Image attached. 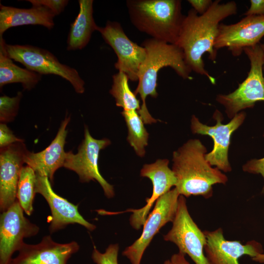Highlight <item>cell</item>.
Segmentation results:
<instances>
[{"instance_id":"cell-9","label":"cell","mask_w":264,"mask_h":264,"mask_svg":"<svg viewBox=\"0 0 264 264\" xmlns=\"http://www.w3.org/2000/svg\"><path fill=\"white\" fill-rule=\"evenodd\" d=\"M180 194L175 187L159 198L144 223L141 236L126 248L122 255L132 264H140L142 256L154 237L166 223L173 221L176 213Z\"/></svg>"},{"instance_id":"cell-21","label":"cell","mask_w":264,"mask_h":264,"mask_svg":"<svg viewBox=\"0 0 264 264\" xmlns=\"http://www.w3.org/2000/svg\"><path fill=\"white\" fill-rule=\"evenodd\" d=\"M5 44L3 36L0 37V87L20 83L24 89L29 90L34 88L41 81L42 75L14 64L6 53Z\"/></svg>"},{"instance_id":"cell-30","label":"cell","mask_w":264,"mask_h":264,"mask_svg":"<svg viewBox=\"0 0 264 264\" xmlns=\"http://www.w3.org/2000/svg\"><path fill=\"white\" fill-rule=\"evenodd\" d=\"M250 1V6L244 15H264V0H251Z\"/></svg>"},{"instance_id":"cell-12","label":"cell","mask_w":264,"mask_h":264,"mask_svg":"<svg viewBox=\"0 0 264 264\" xmlns=\"http://www.w3.org/2000/svg\"><path fill=\"white\" fill-rule=\"evenodd\" d=\"M17 200L0 217V264H9L12 254L24 243L23 239L35 236L39 227L23 215Z\"/></svg>"},{"instance_id":"cell-15","label":"cell","mask_w":264,"mask_h":264,"mask_svg":"<svg viewBox=\"0 0 264 264\" xmlns=\"http://www.w3.org/2000/svg\"><path fill=\"white\" fill-rule=\"evenodd\" d=\"M27 152L22 142L0 148V209L2 212L17 200L18 184Z\"/></svg>"},{"instance_id":"cell-35","label":"cell","mask_w":264,"mask_h":264,"mask_svg":"<svg viewBox=\"0 0 264 264\" xmlns=\"http://www.w3.org/2000/svg\"><path fill=\"white\" fill-rule=\"evenodd\" d=\"M261 45L262 47V48H263V49L264 50V43L263 44H261Z\"/></svg>"},{"instance_id":"cell-24","label":"cell","mask_w":264,"mask_h":264,"mask_svg":"<svg viewBox=\"0 0 264 264\" xmlns=\"http://www.w3.org/2000/svg\"><path fill=\"white\" fill-rule=\"evenodd\" d=\"M36 174L28 165L22 169L17 191V199L22 208L28 216L34 211L33 204L35 192Z\"/></svg>"},{"instance_id":"cell-36","label":"cell","mask_w":264,"mask_h":264,"mask_svg":"<svg viewBox=\"0 0 264 264\" xmlns=\"http://www.w3.org/2000/svg\"><path fill=\"white\" fill-rule=\"evenodd\" d=\"M263 70H264V66H263Z\"/></svg>"},{"instance_id":"cell-2","label":"cell","mask_w":264,"mask_h":264,"mask_svg":"<svg viewBox=\"0 0 264 264\" xmlns=\"http://www.w3.org/2000/svg\"><path fill=\"white\" fill-rule=\"evenodd\" d=\"M206 152L198 139L189 140L174 152L172 170L180 195L201 196L208 198L212 195L213 185L227 181L226 175L217 168H212L206 160Z\"/></svg>"},{"instance_id":"cell-18","label":"cell","mask_w":264,"mask_h":264,"mask_svg":"<svg viewBox=\"0 0 264 264\" xmlns=\"http://www.w3.org/2000/svg\"><path fill=\"white\" fill-rule=\"evenodd\" d=\"M70 117H66L61 124L58 132L50 145L44 150L38 153H26L24 163L30 167L36 174L46 176L51 183L53 182L56 171L64 167L66 153L64 151L67 132L66 126Z\"/></svg>"},{"instance_id":"cell-23","label":"cell","mask_w":264,"mask_h":264,"mask_svg":"<svg viewBox=\"0 0 264 264\" xmlns=\"http://www.w3.org/2000/svg\"><path fill=\"white\" fill-rule=\"evenodd\" d=\"M129 80L125 73L118 71L112 76V85L110 93L114 98L117 107L122 108L124 110L138 111L141 108L140 101L131 90Z\"/></svg>"},{"instance_id":"cell-1","label":"cell","mask_w":264,"mask_h":264,"mask_svg":"<svg viewBox=\"0 0 264 264\" xmlns=\"http://www.w3.org/2000/svg\"><path fill=\"white\" fill-rule=\"evenodd\" d=\"M220 1H213L202 15H198L193 8L190 9L184 17L176 44L183 51L185 61L191 70L207 77L213 84H215V79L205 69L202 57L207 53L209 58L215 61L217 50L214 46L220 22L235 14L237 10L235 1L225 3H220Z\"/></svg>"},{"instance_id":"cell-13","label":"cell","mask_w":264,"mask_h":264,"mask_svg":"<svg viewBox=\"0 0 264 264\" xmlns=\"http://www.w3.org/2000/svg\"><path fill=\"white\" fill-rule=\"evenodd\" d=\"M264 36V15L246 16L234 24L220 23L214 46L216 50L227 47L237 57L245 48L259 44Z\"/></svg>"},{"instance_id":"cell-17","label":"cell","mask_w":264,"mask_h":264,"mask_svg":"<svg viewBox=\"0 0 264 264\" xmlns=\"http://www.w3.org/2000/svg\"><path fill=\"white\" fill-rule=\"evenodd\" d=\"M79 248L76 242L60 243L48 235L37 244L24 243L18 251V255L12 259L9 264H66Z\"/></svg>"},{"instance_id":"cell-11","label":"cell","mask_w":264,"mask_h":264,"mask_svg":"<svg viewBox=\"0 0 264 264\" xmlns=\"http://www.w3.org/2000/svg\"><path fill=\"white\" fill-rule=\"evenodd\" d=\"M97 31L117 57L115 68L125 73L129 80L138 81L139 68L146 55L145 47L131 41L117 22L108 21Z\"/></svg>"},{"instance_id":"cell-31","label":"cell","mask_w":264,"mask_h":264,"mask_svg":"<svg viewBox=\"0 0 264 264\" xmlns=\"http://www.w3.org/2000/svg\"><path fill=\"white\" fill-rule=\"evenodd\" d=\"M188 1L193 9L200 15L205 13L213 2L211 0H188Z\"/></svg>"},{"instance_id":"cell-27","label":"cell","mask_w":264,"mask_h":264,"mask_svg":"<svg viewBox=\"0 0 264 264\" xmlns=\"http://www.w3.org/2000/svg\"><path fill=\"white\" fill-rule=\"evenodd\" d=\"M32 6H41L50 10L55 15H58L64 11L68 3L67 0H27Z\"/></svg>"},{"instance_id":"cell-34","label":"cell","mask_w":264,"mask_h":264,"mask_svg":"<svg viewBox=\"0 0 264 264\" xmlns=\"http://www.w3.org/2000/svg\"><path fill=\"white\" fill-rule=\"evenodd\" d=\"M163 264H171V262L169 260L165 261Z\"/></svg>"},{"instance_id":"cell-20","label":"cell","mask_w":264,"mask_h":264,"mask_svg":"<svg viewBox=\"0 0 264 264\" xmlns=\"http://www.w3.org/2000/svg\"><path fill=\"white\" fill-rule=\"evenodd\" d=\"M79 13L71 24L67 39L68 51L81 50L89 42L99 26L93 18V0H79Z\"/></svg>"},{"instance_id":"cell-10","label":"cell","mask_w":264,"mask_h":264,"mask_svg":"<svg viewBox=\"0 0 264 264\" xmlns=\"http://www.w3.org/2000/svg\"><path fill=\"white\" fill-rule=\"evenodd\" d=\"M213 117L217 123L215 126H209L202 124L197 117L193 115L191 129L194 133L207 135L212 138L213 148L212 151L206 154L205 158L211 166H216L220 171L229 172L231 171L228 158L231 134L242 124L245 113L243 112L237 113L226 124L221 123L222 116L218 110L215 111Z\"/></svg>"},{"instance_id":"cell-6","label":"cell","mask_w":264,"mask_h":264,"mask_svg":"<svg viewBox=\"0 0 264 264\" xmlns=\"http://www.w3.org/2000/svg\"><path fill=\"white\" fill-rule=\"evenodd\" d=\"M5 48L8 56L26 68L41 75L54 74L68 81L75 92H85V81L77 70L60 62L51 52L29 44H10L5 43Z\"/></svg>"},{"instance_id":"cell-7","label":"cell","mask_w":264,"mask_h":264,"mask_svg":"<svg viewBox=\"0 0 264 264\" xmlns=\"http://www.w3.org/2000/svg\"><path fill=\"white\" fill-rule=\"evenodd\" d=\"M175 243L179 252L187 254L196 264H209L204 253L206 238L191 217L184 196L180 195L173 226L163 236Z\"/></svg>"},{"instance_id":"cell-33","label":"cell","mask_w":264,"mask_h":264,"mask_svg":"<svg viewBox=\"0 0 264 264\" xmlns=\"http://www.w3.org/2000/svg\"><path fill=\"white\" fill-rule=\"evenodd\" d=\"M252 260L259 263H264V253L258 254L256 257L252 258Z\"/></svg>"},{"instance_id":"cell-5","label":"cell","mask_w":264,"mask_h":264,"mask_svg":"<svg viewBox=\"0 0 264 264\" xmlns=\"http://www.w3.org/2000/svg\"><path fill=\"white\" fill-rule=\"evenodd\" d=\"M243 52L250 65L247 77L233 92L219 94L216 97V100L224 107L226 113L231 119L240 111L252 108L256 102L264 101V50L261 44H257L245 48Z\"/></svg>"},{"instance_id":"cell-16","label":"cell","mask_w":264,"mask_h":264,"mask_svg":"<svg viewBox=\"0 0 264 264\" xmlns=\"http://www.w3.org/2000/svg\"><path fill=\"white\" fill-rule=\"evenodd\" d=\"M203 232L206 238L204 253L209 264H240L239 259L243 255L252 258L263 253L258 242L253 241L243 244L238 241L225 240L221 228Z\"/></svg>"},{"instance_id":"cell-29","label":"cell","mask_w":264,"mask_h":264,"mask_svg":"<svg viewBox=\"0 0 264 264\" xmlns=\"http://www.w3.org/2000/svg\"><path fill=\"white\" fill-rule=\"evenodd\" d=\"M242 170L249 173L261 174L264 179V157L260 159H252L248 161L242 166Z\"/></svg>"},{"instance_id":"cell-32","label":"cell","mask_w":264,"mask_h":264,"mask_svg":"<svg viewBox=\"0 0 264 264\" xmlns=\"http://www.w3.org/2000/svg\"><path fill=\"white\" fill-rule=\"evenodd\" d=\"M171 264H190L186 260L185 255L180 253L173 254L170 260Z\"/></svg>"},{"instance_id":"cell-25","label":"cell","mask_w":264,"mask_h":264,"mask_svg":"<svg viewBox=\"0 0 264 264\" xmlns=\"http://www.w3.org/2000/svg\"><path fill=\"white\" fill-rule=\"evenodd\" d=\"M22 96V92L19 91L14 97H10L7 95L0 97V120L2 123L14 119L18 113Z\"/></svg>"},{"instance_id":"cell-28","label":"cell","mask_w":264,"mask_h":264,"mask_svg":"<svg viewBox=\"0 0 264 264\" xmlns=\"http://www.w3.org/2000/svg\"><path fill=\"white\" fill-rule=\"evenodd\" d=\"M23 140L17 137L4 123L0 125V147L2 148Z\"/></svg>"},{"instance_id":"cell-3","label":"cell","mask_w":264,"mask_h":264,"mask_svg":"<svg viewBox=\"0 0 264 264\" xmlns=\"http://www.w3.org/2000/svg\"><path fill=\"white\" fill-rule=\"evenodd\" d=\"M142 46L145 47L146 55L138 72V85L134 93L139 94L142 101L140 109L137 111L144 124L156 123L157 120L150 114L146 104V98L150 95L156 98L157 78L158 71L163 67L169 66L183 79H191L192 71L187 65L182 49L177 45L169 44L153 38L144 40Z\"/></svg>"},{"instance_id":"cell-4","label":"cell","mask_w":264,"mask_h":264,"mask_svg":"<svg viewBox=\"0 0 264 264\" xmlns=\"http://www.w3.org/2000/svg\"><path fill=\"white\" fill-rule=\"evenodd\" d=\"M130 21L152 38L176 44L185 17L179 0H128Z\"/></svg>"},{"instance_id":"cell-8","label":"cell","mask_w":264,"mask_h":264,"mask_svg":"<svg viewBox=\"0 0 264 264\" xmlns=\"http://www.w3.org/2000/svg\"><path fill=\"white\" fill-rule=\"evenodd\" d=\"M110 144L109 139H96L92 137L86 127L84 139L78 147V153L74 154L71 151L66 152L64 165L65 168L75 172L78 175L81 182L96 180L109 198L114 196L113 187L101 175L98 160L100 151Z\"/></svg>"},{"instance_id":"cell-22","label":"cell","mask_w":264,"mask_h":264,"mask_svg":"<svg viewBox=\"0 0 264 264\" xmlns=\"http://www.w3.org/2000/svg\"><path fill=\"white\" fill-rule=\"evenodd\" d=\"M128 128L127 141L137 155L143 157L148 145L149 133L137 110H124L121 112Z\"/></svg>"},{"instance_id":"cell-14","label":"cell","mask_w":264,"mask_h":264,"mask_svg":"<svg viewBox=\"0 0 264 264\" xmlns=\"http://www.w3.org/2000/svg\"><path fill=\"white\" fill-rule=\"evenodd\" d=\"M36 193L42 195L48 203L51 213L49 230L53 233L70 224L77 223L90 231L96 226L86 220L80 214L78 205L56 194L46 176L36 174Z\"/></svg>"},{"instance_id":"cell-26","label":"cell","mask_w":264,"mask_h":264,"mask_svg":"<svg viewBox=\"0 0 264 264\" xmlns=\"http://www.w3.org/2000/svg\"><path fill=\"white\" fill-rule=\"evenodd\" d=\"M118 244H110L104 253L99 252L94 246L91 258L96 264H118Z\"/></svg>"},{"instance_id":"cell-19","label":"cell","mask_w":264,"mask_h":264,"mask_svg":"<svg viewBox=\"0 0 264 264\" xmlns=\"http://www.w3.org/2000/svg\"><path fill=\"white\" fill-rule=\"evenodd\" d=\"M55 15L46 7L19 8L0 4V37L9 28L27 25H42L48 30L54 26Z\"/></svg>"}]
</instances>
